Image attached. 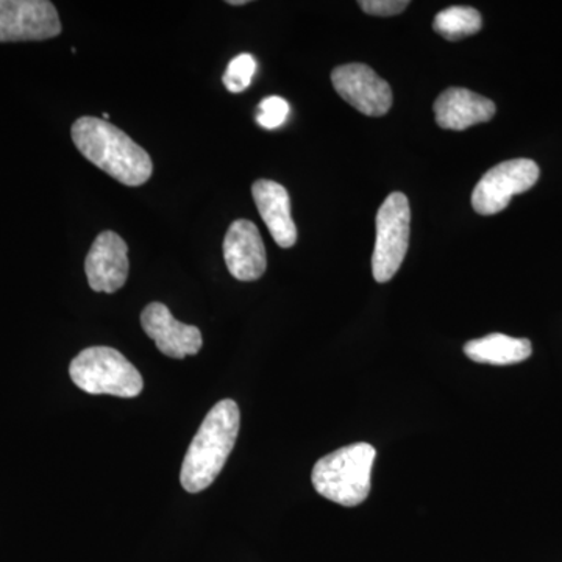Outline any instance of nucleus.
<instances>
[{
	"mask_svg": "<svg viewBox=\"0 0 562 562\" xmlns=\"http://www.w3.org/2000/svg\"><path fill=\"white\" fill-rule=\"evenodd\" d=\"M436 122L443 131L462 132L472 125L490 122L495 114V103L465 88H449L436 99Z\"/></svg>",
	"mask_w": 562,
	"mask_h": 562,
	"instance_id": "nucleus-12",
	"label": "nucleus"
},
{
	"mask_svg": "<svg viewBox=\"0 0 562 562\" xmlns=\"http://www.w3.org/2000/svg\"><path fill=\"white\" fill-rule=\"evenodd\" d=\"M239 419L238 405L231 398L216 403L210 409L184 454L180 472L184 491L198 494L214 483L235 447Z\"/></svg>",
	"mask_w": 562,
	"mask_h": 562,
	"instance_id": "nucleus-2",
	"label": "nucleus"
},
{
	"mask_svg": "<svg viewBox=\"0 0 562 562\" xmlns=\"http://www.w3.org/2000/svg\"><path fill=\"white\" fill-rule=\"evenodd\" d=\"M140 325L166 357L183 360L202 349L201 330L194 325L181 324L162 303L147 305L140 313Z\"/></svg>",
	"mask_w": 562,
	"mask_h": 562,
	"instance_id": "nucleus-10",
	"label": "nucleus"
},
{
	"mask_svg": "<svg viewBox=\"0 0 562 562\" xmlns=\"http://www.w3.org/2000/svg\"><path fill=\"white\" fill-rule=\"evenodd\" d=\"M482 14L472 7H449L436 14L435 22H432L435 32L449 41L476 35L482 31Z\"/></svg>",
	"mask_w": 562,
	"mask_h": 562,
	"instance_id": "nucleus-15",
	"label": "nucleus"
},
{
	"mask_svg": "<svg viewBox=\"0 0 562 562\" xmlns=\"http://www.w3.org/2000/svg\"><path fill=\"white\" fill-rule=\"evenodd\" d=\"M375 457L376 450L368 442L350 443L325 454L313 468L314 490L347 508L361 505L371 492Z\"/></svg>",
	"mask_w": 562,
	"mask_h": 562,
	"instance_id": "nucleus-3",
	"label": "nucleus"
},
{
	"mask_svg": "<svg viewBox=\"0 0 562 562\" xmlns=\"http://www.w3.org/2000/svg\"><path fill=\"white\" fill-rule=\"evenodd\" d=\"M362 11L372 16H395L408 9V0H364L360 2Z\"/></svg>",
	"mask_w": 562,
	"mask_h": 562,
	"instance_id": "nucleus-18",
	"label": "nucleus"
},
{
	"mask_svg": "<svg viewBox=\"0 0 562 562\" xmlns=\"http://www.w3.org/2000/svg\"><path fill=\"white\" fill-rule=\"evenodd\" d=\"M61 29L58 11L47 0H0V43L50 40Z\"/></svg>",
	"mask_w": 562,
	"mask_h": 562,
	"instance_id": "nucleus-7",
	"label": "nucleus"
},
{
	"mask_svg": "<svg viewBox=\"0 0 562 562\" xmlns=\"http://www.w3.org/2000/svg\"><path fill=\"white\" fill-rule=\"evenodd\" d=\"M255 72H257V60H255L254 55L241 54L233 58L227 70H225L224 77H222V81H224L228 91L233 94H239V92L246 91L250 87Z\"/></svg>",
	"mask_w": 562,
	"mask_h": 562,
	"instance_id": "nucleus-16",
	"label": "nucleus"
},
{
	"mask_svg": "<svg viewBox=\"0 0 562 562\" xmlns=\"http://www.w3.org/2000/svg\"><path fill=\"white\" fill-rule=\"evenodd\" d=\"M531 351L528 339L512 338L502 333H492L464 346L469 360L491 366L517 364L528 360Z\"/></svg>",
	"mask_w": 562,
	"mask_h": 562,
	"instance_id": "nucleus-14",
	"label": "nucleus"
},
{
	"mask_svg": "<svg viewBox=\"0 0 562 562\" xmlns=\"http://www.w3.org/2000/svg\"><path fill=\"white\" fill-rule=\"evenodd\" d=\"M228 5H236V7H239V5H246V3H249L247 2V0H228Z\"/></svg>",
	"mask_w": 562,
	"mask_h": 562,
	"instance_id": "nucleus-19",
	"label": "nucleus"
},
{
	"mask_svg": "<svg viewBox=\"0 0 562 562\" xmlns=\"http://www.w3.org/2000/svg\"><path fill=\"white\" fill-rule=\"evenodd\" d=\"M251 195L273 241L281 249H291L297 241V227L291 216L290 192L277 181L257 180L251 187Z\"/></svg>",
	"mask_w": 562,
	"mask_h": 562,
	"instance_id": "nucleus-13",
	"label": "nucleus"
},
{
	"mask_svg": "<svg viewBox=\"0 0 562 562\" xmlns=\"http://www.w3.org/2000/svg\"><path fill=\"white\" fill-rule=\"evenodd\" d=\"M539 166L528 158L503 161L490 169L472 192V206L482 216L501 213L514 195L531 190L538 183Z\"/></svg>",
	"mask_w": 562,
	"mask_h": 562,
	"instance_id": "nucleus-6",
	"label": "nucleus"
},
{
	"mask_svg": "<svg viewBox=\"0 0 562 562\" xmlns=\"http://www.w3.org/2000/svg\"><path fill=\"white\" fill-rule=\"evenodd\" d=\"M331 83L344 101L366 116H384L391 110L390 83L369 66L361 63L338 66L333 69Z\"/></svg>",
	"mask_w": 562,
	"mask_h": 562,
	"instance_id": "nucleus-8",
	"label": "nucleus"
},
{
	"mask_svg": "<svg viewBox=\"0 0 562 562\" xmlns=\"http://www.w3.org/2000/svg\"><path fill=\"white\" fill-rule=\"evenodd\" d=\"M80 154L125 187H140L149 181L154 165L139 144L101 117L83 116L70 128Z\"/></svg>",
	"mask_w": 562,
	"mask_h": 562,
	"instance_id": "nucleus-1",
	"label": "nucleus"
},
{
	"mask_svg": "<svg viewBox=\"0 0 562 562\" xmlns=\"http://www.w3.org/2000/svg\"><path fill=\"white\" fill-rule=\"evenodd\" d=\"M412 209L403 192H392L376 214V239L372 255L373 279L386 283L401 269L409 246Z\"/></svg>",
	"mask_w": 562,
	"mask_h": 562,
	"instance_id": "nucleus-5",
	"label": "nucleus"
},
{
	"mask_svg": "<svg viewBox=\"0 0 562 562\" xmlns=\"http://www.w3.org/2000/svg\"><path fill=\"white\" fill-rule=\"evenodd\" d=\"M224 258L228 272L239 281H255L265 276L268 268L265 243L254 222H233L225 235Z\"/></svg>",
	"mask_w": 562,
	"mask_h": 562,
	"instance_id": "nucleus-11",
	"label": "nucleus"
},
{
	"mask_svg": "<svg viewBox=\"0 0 562 562\" xmlns=\"http://www.w3.org/2000/svg\"><path fill=\"white\" fill-rule=\"evenodd\" d=\"M128 246L116 232H102L85 260L88 283L95 292L120 291L128 277Z\"/></svg>",
	"mask_w": 562,
	"mask_h": 562,
	"instance_id": "nucleus-9",
	"label": "nucleus"
},
{
	"mask_svg": "<svg viewBox=\"0 0 562 562\" xmlns=\"http://www.w3.org/2000/svg\"><path fill=\"white\" fill-rule=\"evenodd\" d=\"M69 375L81 391L94 395L138 397L143 391V376L121 351L111 347H90L74 358Z\"/></svg>",
	"mask_w": 562,
	"mask_h": 562,
	"instance_id": "nucleus-4",
	"label": "nucleus"
},
{
	"mask_svg": "<svg viewBox=\"0 0 562 562\" xmlns=\"http://www.w3.org/2000/svg\"><path fill=\"white\" fill-rule=\"evenodd\" d=\"M290 114V103L279 95H271L258 106L257 122L266 131H276L281 127Z\"/></svg>",
	"mask_w": 562,
	"mask_h": 562,
	"instance_id": "nucleus-17",
	"label": "nucleus"
}]
</instances>
